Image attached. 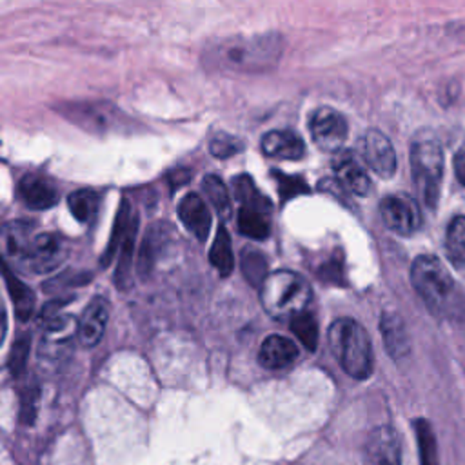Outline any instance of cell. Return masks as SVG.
Masks as SVG:
<instances>
[{
	"instance_id": "obj_20",
	"label": "cell",
	"mask_w": 465,
	"mask_h": 465,
	"mask_svg": "<svg viewBox=\"0 0 465 465\" xmlns=\"http://www.w3.org/2000/svg\"><path fill=\"white\" fill-rule=\"evenodd\" d=\"M380 331H381L383 345L394 360H400V358L409 354V349H411L409 334H407V329H405L401 318L396 312H383L381 314Z\"/></svg>"
},
{
	"instance_id": "obj_31",
	"label": "cell",
	"mask_w": 465,
	"mask_h": 465,
	"mask_svg": "<svg viewBox=\"0 0 465 465\" xmlns=\"http://www.w3.org/2000/svg\"><path fill=\"white\" fill-rule=\"evenodd\" d=\"M291 331L296 334V338L300 340V343L314 352L318 347V323L314 320V314L309 311H303L300 314H296L291 320Z\"/></svg>"
},
{
	"instance_id": "obj_33",
	"label": "cell",
	"mask_w": 465,
	"mask_h": 465,
	"mask_svg": "<svg viewBox=\"0 0 465 465\" xmlns=\"http://www.w3.org/2000/svg\"><path fill=\"white\" fill-rule=\"evenodd\" d=\"M29 349H31V338L27 334H22L15 340L9 358H7V369L9 372L18 378L25 371V363L29 358Z\"/></svg>"
},
{
	"instance_id": "obj_36",
	"label": "cell",
	"mask_w": 465,
	"mask_h": 465,
	"mask_svg": "<svg viewBox=\"0 0 465 465\" xmlns=\"http://www.w3.org/2000/svg\"><path fill=\"white\" fill-rule=\"evenodd\" d=\"M272 174H274V180L278 182L282 200H287V198H292V196H298V194L309 191L307 183L300 176H287L280 171H274Z\"/></svg>"
},
{
	"instance_id": "obj_26",
	"label": "cell",
	"mask_w": 465,
	"mask_h": 465,
	"mask_svg": "<svg viewBox=\"0 0 465 465\" xmlns=\"http://www.w3.org/2000/svg\"><path fill=\"white\" fill-rule=\"evenodd\" d=\"M167 238V231H163V223H156L153 227H149L143 242H142V249H140V256H138V272L143 276L151 271L160 247L165 243Z\"/></svg>"
},
{
	"instance_id": "obj_15",
	"label": "cell",
	"mask_w": 465,
	"mask_h": 465,
	"mask_svg": "<svg viewBox=\"0 0 465 465\" xmlns=\"http://www.w3.org/2000/svg\"><path fill=\"white\" fill-rule=\"evenodd\" d=\"M332 169L338 176V182L352 194L367 196L371 193V189H372L371 178L354 153H351V151L338 153V156L332 162Z\"/></svg>"
},
{
	"instance_id": "obj_17",
	"label": "cell",
	"mask_w": 465,
	"mask_h": 465,
	"mask_svg": "<svg viewBox=\"0 0 465 465\" xmlns=\"http://www.w3.org/2000/svg\"><path fill=\"white\" fill-rule=\"evenodd\" d=\"M109 318V307L104 298H94L82 312L78 320V340L84 347H94L105 331Z\"/></svg>"
},
{
	"instance_id": "obj_28",
	"label": "cell",
	"mask_w": 465,
	"mask_h": 465,
	"mask_svg": "<svg viewBox=\"0 0 465 465\" xmlns=\"http://www.w3.org/2000/svg\"><path fill=\"white\" fill-rule=\"evenodd\" d=\"M269 214L256 211V209H247L240 207L238 211V229L242 234L252 240H263L269 236L271 223H269Z\"/></svg>"
},
{
	"instance_id": "obj_24",
	"label": "cell",
	"mask_w": 465,
	"mask_h": 465,
	"mask_svg": "<svg viewBox=\"0 0 465 465\" xmlns=\"http://www.w3.org/2000/svg\"><path fill=\"white\" fill-rule=\"evenodd\" d=\"M232 187H234V196L242 203V207L256 209V211H262L267 214L271 213L272 205H271L269 198L258 191V187L254 185V182L249 174L236 176L232 182Z\"/></svg>"
},
{
	"instance_id": "obj_12",
	"label": "cell",
	"mask_w": 465,
	"mask_h": 465,
	"mask_svg": "<svg viewBox=\"0 0 465 465\" xmlns=\"http://www.w3.org/2000/svg\"><path fill=\"white\" fill-rule=\"evenodd\" d=\"M363 461L365 465H403L398 432L389 425L372 429L365 441Z\"/></svg>"
},
{
	"instance_id": "obj_27",
	"label": "cell",
	"mask_w": 465,
	"mask_h": 465,
	"mask_svg": "<svg viewBox=\"0 0 465 465\" xmlns=\"http://www.w3.org/2000/svg\"><path fill=\"white\" fill-rule=\"evenodd\" d=\"M209 262L218 271L222 278H227L232 271V251H231V238L223 225L218 227L214 236L213 247L209 251Z\"/></svg>"
},
{
	"instance_id": "obj_2",
	"label": "cell",
	"mask_w": 465,
	"mask_h": 465,
	"mask_svg": "<svg viewBox=\"0 0 465 465\" xmlns=\"http://www.w3.org/2000/svg\"><path fill=\"white\" fill-rule=\"evenodd\" d=\"M332 354L341 369L354 380H367L372 374V345L367 331L352 318H340L327 334Z\"/></svg>"
},
{
	"instance_id": "obj_9",
	"label": "cell",
	"mask_w": 465,
	"mask_h": 465,
	"mask_svg": "<svg viewBox=\"0 0 465 465\" xmlns=\"http://www.w3.org/2000/svg\"><path fill=\"white\" fill-rule=\"evenodd\" d=\"M67 242L54 232H36L22 271L45 274L54 271L67 256Z\"/></svg>"
},
{
	"instance_id": "obj_37",
	"label": "cell",
	"mask_w": 465,
	"mask_h": 465,
	"mask_svg": "<svg viewBox=\"0 0 465 465\" xmlns=\"http://www.w3.org/2000/svg\"><path fill=\"white\" fill-rule=\"evenodd\" d=\"M189 178H191V174H189L187 169H176V171H173V173L169 174V182H171V187H173V189L180 187V185L185 183Z\"/></svg>"
},
{
	"instance_id": "obj_32",
	"label": "cell",
	"mask_w": 465,
	"mask_h": 465,
	"mask_svg": "<svg viewBox=\"0 0 465 465\" xmlns=\"http://www.w3.org/2000/svg\"><path fill=\"white\" fill-rule=\"evenodd\" d=\"M242 272L245 280H249L252 285L262 287L267 274V262L265 256L256 249H243L242 251Z\"/></svg>"
},
{
	"instance_id": "obj_4",
	"label": "cell",
	"mask_w": 465,
	"mask_h": 465,
	"mask_svg": "<svg viewBox=\"0 0 465 465\" xmlns=\"http://www.w3.org/2000/svg\"><path fill=\"white\" fill-rule=\"evenodd\" d=\"M412 182L425 205L436 207L443 180V149L432 133H420L411 145Z\"/></svg>"
},
{
	"instance_id": "obj_30",
	"label": "cell",
	"mask_w": 465,
	"mask_h": 465,
	"mask_svg": "<svg viewBox=\"0 0 465 465\" xmlns=\"http://www.w3.org/2000/svg\"><path fill=\"white\" fill-rule=\"evenodd\" d=\"M414 432H416V440H418L420 465H438L436 436L432 432L430 423L427 420H416Z\"/></svg>"
},
{
	"instance_id": "obj_13",
	"label": "cell",
	"mask_w": 465,
	"mask_h": 465,
	"mask_svg": "<svg viewBox=\"0 0 465 465\" xmlns=\"http://www.w3.org/2000/svg\"><path fill=\"white\" fill-rule=\"evenodd\" d=\"M64 114V118L74 122L76 125L87 131H107L116 125V109L109 104H64L56 107Z\"/></svg>"
},
{
	"instance_id": "obj_7",
	"label": "cell",
	"mask_w": 465,
	"mask_h": 465,
	"mask_svg": "<svg viewBox=\"0 0 465 465\" xmlns=\"http://www.w3.org/2000/svg\"><path fill=\"white\" fill-rule=\"evenodd\" d=\"M136 225H138L136 214L133 213L129 202L122 200V205H120V211L116 214L114 227H113V236L109 240L105 254L102 256V263L105 267V265L111 263L114 252L120 251V262H118L116 274H114V282L122 289H127L131 285L129 272H131V256H133V247H134Z\"/></svg>"
},
{
	"instance_id": "obj_14",
	"label": "cell",
	"mask_w": 465,
	"mask_h": 465,
	"mask_svg": "<svg viewBox=\"0 0 465 465\" xmlns=\"http://www.w3.org/2000/svg\"><path fill=\"white\" fill-rule=\"evenodd\" d=\"M18 196L27 207L35 211H42V209L53 207L58 202L60 194H58V187L51 178L36 173H27L18 182Z\"/></svg>"
},
{
	"instance_id": "obj_10",
	"label": "cell",
	"mask_w": 465,
	"mask_h": 465,
	"mask_svg": "<svg viewBox=\"0 0 465 465\" xmlns=\"http://www.w3.org/2000/svg\"><path fill=\"white\" fill-rule=\"evenodd\" d=\"M383 223L396 234L409 236L421 223V213L414 198L407 194H389L380 202Z\"/></svg>"
},
{
	"instance_id": "obj_18",
	"label": "cell",
	"mask_w": 465,
	"mask_h": 465,
	"mask_svg": "<svg viewBox=\"0 0 465 465\" xmlns=\"http://www.w3.org/2000/svg\"><path fill=\"white\" fill-rule=\"evenodd\" d=\"M296 358H298V349L294 341L280 334L267 336L258 349V361L262 367L269 371L285 369L292 365Z\"/></svg>"
},
{
	"instance_id": "obj_1",
	"label": "cell",
	"mask_w": 465,
	"mask_h": 465,
	"mask_svg": "<svg viewBox=\"0 0 465 465\" xmlns=\"http://www.w3.org/2000/svg\"><path fill=\"white\" fill-rule=\"evenodd\" d=\"M283 42L280 35H252V36H229L211 44L203 54L209 69L225 73H262L271 69L280 54Z\"/></svg>"
},
{
	"instance_id": "obj_16",
	"label": "cell",
	"mask_w": 465,
	"mask_h": 465,
	"mask_svg": "<svg viewBox=\"0 0 465 465\" xmlns=\"http://www.w3.org/2000/svg\"><path fill=\"white\" fill-rule=\"evenodd\" d=\"M262 151L265 156L282 160H300L305 154V143L291 129H272L262 136Z\"/></svg>"
},
{
	"instance_id": "obj_8",
	"label": "cell",
	"mask_w": 465,
	"mask_h": 465,
	"mask_svg": "<svg viewBox=\"0 0 465 465\" xmlns=\"http://www.w3.org/2000/svg\"><path fill=\"white\" fill-rule=\"evenodd\" d=\"M347 120L332 107H318L311 113L309 131L312 142L325 153H338L347 138Z\"/></svg>"
},
{
	"instance_id": "obj_3",
	"label": "cell",
	"mask_w": 465,
	"mask_h": 465,
	"mask_svg": "<svg viewBox=\"0 0 465 465\" xmlns=\"http://www.w3.org/2000/svg\"><path fill=\"white\" fill-rule=\"evenodd\" d=\"M311 302L309 282L294 271L271 272L260 287V303L274 320H292Z\"/></svg>"
},
{
	"instance_id": "obj_19",
	"label": "cell",
	"mask_w": 465,
	"mask_h": 465,
	"mask_svg": "<svg viewBox=\"0 0 465 465\" xmlns=\"http://www.w3.org/2000/svg\"><path fill=\"white\" fill-rule=\"evenodd\" d=\"M178 216L185 229H189L196 236V240L203 242L207 238L211 229V213L200 194H185L178 203Z\"/></svg>"
},
{
	"instance_id": "obj_34",
	"label": "cell",
	"mask_w": 465,
	"mask_h": 465,
	"mask_svg": "<svg viewBox=\"0 0 465 465\" xmlns=\"http://www.w3.org/2000/svg\"><path fill=\"white\" fill-rule=\"evenodd\" d=\"M243 149V142L232 134L227 133H218L214 134V138L209 143V151L213 156L225 160L236 153H240Z\"/></svg>"
},
{
	"instance_id": "obj_6",
	"label": "cell",
	"mask_w": 465,
	"mask_h": 465,
	"mask_svg": "<svg viewBox=\"0 0 465 465\" xmlns=\"http://www.w3.org/2000/svg\"><path fill=\"white\" fill-rule=\"evenodd\" d=\"M78 336V323L74 318L67 314L51 316L45 322L44 334L38 347V361L47 371H58L71 354H73V340Z\"/></svg>"
},
{
	"instance_id": "obj_35",
	"label": "cell",
	"mask_w": 465,
	"mask_h": 465,
	"mask_svg": "<svg viewBox=\"0 0 465 465\" xmlns=\"http://www.w3.org/2000/svg\"><path fill=\"white\" fill-rule=\"evenodd\" d=\"M38 398H40V391L38 387L33 383L29 387H25V391L22 392V400H20V421L24 425H31L35 421L36 416V407H38Z\"/></svg>"
},
{
	"instance_id": "obj_21",
	"label": "cell",
	"mask_w": 465,
	"mask_h": 465,
	"mask_svg": "<svg viewBox=\"0 0 465 465\" xmlns=\"http://www.w3.org/2000/svg\"><path fill=\"white\" fill-rule=\"evenodd\" d=\"M36 236L35 225L29 222H13L4 229V240H5V252L15 260V263L22 269L29 247Z\"/></svg>"
},
{
	"instance_id": "obj_23",
	"label": "cell",
	"mask_w": 465,
	"mask_h": 465,
	"mask_svg": "<svg viewBox=\"0 0 465 465\" xmlns=\"http://www.w3.org/2000/svg\"><path fill=\"white\" fill-rule=\"evenodd\" d=\"M4 276H5V283L9 289V296L13 300V307H15V314L18 316V320L25 322L35 309V294L33 291L22 282L18 280L7 267V263H4Z\"/></svg>"
},
{
	"instance_id": "obj_22",
	"label": "cell",
	"mask_w": 465,
	"mask_h": 465,
	"mask_svg": "<svg viewBox=\"0 0 465 465\" xmlns=\"http://www.w3.org/2000/svg\"><path fill=\"white\" fill-rule=\"evenodd\" d=\"M445 251L452 267L465 274V216H454L445 232Z\"/></svg>"
},
{
	"instance_id": "obj_11",
	"label": "cell",
	"mask_w": 465,
	"mask_h": 465,
	"mask_svg": "<svg viewBox=\"0 0 465 465\" xmlns=\"http://www.w3.org/2000/svg\"><path fill=\"white\" fill-rule=\"evenodd\" d=\"M358 151L365 163L381 178H391L396 173V153L391 140L378 129H369L358 140Z\"/></svg>"
},
{
	"instance_id": "obj_25",
	"label": "cell",
	"mask_w": 465,
	"mask_h": 465,
	"mask_svg": "<svg viewBox=\"0 0 465 465\" xmlns=\"http://www.w3.org/2000/svg\"><path fill=\"white\" fill-rule=\"evenodd\" d=\"M67 205H69L71 214L80 223H87L98 213L100 194L96 191H93V189H78V191H74V193H71L67 196Z\"/></svg>"
},
{
	"instance_id": "obj_5",
	"label": "cell",
	"mask_w": 465,
	"mask_h": 465,
	"mask_svg": "<svg viewBox=\"0 0 465 465\" xmlns=\"http://www.w3.org/2000/svg\"><path fill=\"white\" fill-rule=\"evenodd\" d=\"M411 283L425 305L441 312L454 292V282L445 265L432 254H420L411 265Z\"/></svg>"
},
{
	"instance_id": "obj_29",
	"label": "cell",
	"mask_w": 465,
	"mask_h": 465,
	"mask_svg": "<svg viewBox=\"0 0 465 465\" xmlns=\"http://www.w3.org/2000/svg\"><path fill=\"white\" fill-rule=\"evenodd\" d=\"M202 189H203L209 203H213L218 216L227 218L231 214V196H229V191H227L225 183L222 182V178H218L216 174L203 176Z\"/></svg>"
}]
</instances>
